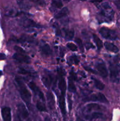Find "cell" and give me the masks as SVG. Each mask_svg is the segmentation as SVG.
<instances>
[{"label": "cell", "instance_id": "cell-36", "mask_svg": "<svg viewBox=\"0 0 120 121\" xmlns=\"http://www.w3.org/2000/svg\"><path fill=\"white\" fill-rule=\"evenodd\" d=\"M84 68H85V69L86 70L89 71V72H92V73H96V72H95V71L94 70H92V69H89V68H87V67H84Z\"/></svg>", "mask_w": 120, "mask_h": 121}, {"label": "cell", "instance_id": "cell-15", "mask_svg": "<svg viewBox=\"0 0 120 121\" xmlns=\"http://www.w3.org/2000/svg\"><path fill=\"white\" fill-rule=\"evenodd\" d=\"M104 46L106 49L108 51L113 52V53H117L119 51L118 48L114 44L111 43L109 42H105L104 44Z\"/></svg>", "mask_w": 120, "mask_h": 121}, {"label": "cell", "instance_id": "cell-6", "mask_svg": "<svg viewBox=\"0 0 120 121\" xmlns=\"http://www.w3.org/2000/svg\"><path fill=\"white\" fill-rule=\"evenodd\" d=\"M110 78L113 82L118 83L120 80L119 78V70L117 67L114 65H110Z\"/></svg>", "mask_w": 120, "mask_h": 121}, {"label": "cell", "instance_id": "cell-28", "mask_svg": "<svg viewBox=\"0 0 120 121\" xmlns=\"http://www.w3.org/2000/svg\"><path fill=\"white\" fill-rule=\"evenodd\" d=\"M14 50H15L16 52H18L17 53H19V54H25V52L24 51V50L22 49L21 47H19V46H15V47H14Z\"/></svg>", "mask_w": 120, "mask_h": 121}, {"label": "cell", "instance_id": "cell-29", "mask_svg": "<svg viewBox=\"0 0 120 121\" xmlns=\"http://www.w3.org/2000/svg\"><path fill=\"white\" fill-rule=\"evenodd\" d=\"M18 72L21 74H31V72L30 71H28L27 70L24 69V68H20L19 69Z\"/></svg>", "mask_w": 120, "mask_h": 121}, {"label": "cell", "instance_id": "cell-32", "mask_svg": "<svg viewBox=\"0 0 120 121\" xmlns=\"http://www.w3.org/2000/svg\"><path fill=\"white\" fill-rule=\"evenodd\" d=\"M102 7H103L104 8H105V9H110L111 8L110 6H109V5L108 4L107 2H104V3L102 4Z\"/></svg>", "mask_w": 120, "mask_h": 121}, {"label": "cell", "instance_id": "cell-13", "mask_svg": "<svg viewBox=\"0 0 120 121\" xmlns=\"http://www.w3.org/2000/svg\"><path fill=\"white\" fill-rule=\"evenodd\" d=\"M52 80V76L51 75L44 76L42 78V81L43 82L44 85H45V86L46 87H47L48 89L51 86Z\"/></svg>", "mask_w": 120, "mask_h": 121}, {"label": "cell", "instance_id": "cell-22", "mask_svg": "<svg viewBox=\"0 0 120 121\" xmlns=\"http://www.w3.org/2000/svg\"><path fill=\"white\" fill-rule=\"evenodd\" d=\"M86 109L88 111H91L92 110H98L101 109H100V106L98 104H88L87 106H86Z\"/></svg>", "mask_w": 120, "mask_h": 121}, {"label": "cell", "instance_id": "cell-24", "mask_svg": "<svg viewBox=\"0 0 120 121\" xmlns=\"http://www.w3.org/2000/svg\"><path fill=\"white\" fill-rule=\"evenodd\" d=\"M36 108L41 112H46L47 111V109H46V107L44 104L40 102H37V104H36Z\"/></svg>", "mask_w": 120, "mask_h": 121}, {"label": "cell", "instance_id": "cell-25", "mask_svg": "<svg viewBox=\"0 0 120 121\" xmlns=\"http://www.w3.org/2000/svg\"><path fill=\"white\" fill-rule=\"evenodd\" d=\"M52 5L56 8H61L62 7V2L60 1H52Z\"/></svg>", "mask_w": 120, "mask_h": 121}, {"label": "cell", "instance_id": "cell-3", "mask_svg": "<svg viewBox=\"0 0 120 121\" xmlns=\"http://www.w3.org/2000/svg\"><path fill=\"white\" fill-rule=\"evenodd\" d=\"M18 108V117L20 121H24L28 118V112L25 106L22 104H20L17 106Z\"/></svg>", "mask_w": 120, "mask_h": 121}, {"label": "cell", "instance_id": "cell-34", "mask_svg": "<svg viewBox=\"0 0 120 121\" xmlns=\"http://www.w3.org/2000/svg\"><path fill=\"white\" fill-rule=\"evenodd\" d=\"M68 102H69V111H71L72 109V100L69 96H68Z\"/></svg>", "mask_w": 120, "mask_h": 121}, {"label": "cell", "instance_id": "cell-12", "mask_svg": "<svg viewBox=\"0 0 120 121\" xmlns=\"http://www.w3.org/2000/svg\"><path fill=\"white\" fill-rule=\"evenodd\" d=\"M59 105H60V109H61V113L63 116H65L66 115V109H65V95L61 94L59 99Z\"/></svg>", "mask_w": 120, "mask_h": 121}, {"label": "cell", "instance_id": "cell-38", "mask_svg": "<svg viewBox=\"0 0 120 121\" xmlns=\"http://www.w3.org/2000/svg\"><path fill=\"white\" fill-rule=\"evenodd\" d=\"M26 121H31V119H27V120Z\"/></svg>", "mask_w": 120, "mask_h": 121}, {"label": "cell", "instance_id": "cell-14", "mask_svg": "<svg viewBox=\"0 0 120 121\" xmlns=\"http://www.w3.org/2000/svg\"><path fill=\"white\" fill-rule=\"evenodd\" d=\"M47 99L49 108H50L51 109H53L54 108V106H55V100H54V96H53V95L51 92H48V93H47Z\"/></svg>", "mask_w": 120, "mask_h": 121}, {"label": "cell", "instance_id": "cell-2", "mask_svg": "<svg viewBox=\"0 0 120 121\" xmlns=\"http://www.w3.org/2000/svg\"><path fill=\"white\" fill-rule=\"evenodd\" d=\"M99 32H100V34H101V36L104 39L114 40L117 38L116 32L112 30L109 29V28L103 27V28H101L100 29Z\"/></svg>", "mask_w": 120, "mask_h": 121}, {"label": "cell", "instance_id": "cell-27", "mask_svg": "<svg viewBox=\"0 0 120 121\" xmlns=\"http://www.w3.org/2000/svg\"><path fill=\"white\" fill-rule=\"evenodd\" d=\"M75 41H76V43L78 44V45L79 46V47H80V50H81V52H84V45H83V43H82V41H81V40L80 39H79V38H77V39H76V40H75Z\"/></svg>", "mask_w": 120, "mask_h": 121}, {"label": "cell", "instance_id": "cell-7", "mask_svg": "<svg viewBox=\"0 0 120 121\" xmlns=\"http://www.w3.org/2000/svg\"><path fill=\"white\" fill-rule=\"evenodd\" d=\"M28 86L30 87L31 89L33 91L34 93H35L36 95H38L39 96V98L41 99L43 101H45V97L43 93L40 91V89L38 88L37 86L36 85V84L35 83L33 82H31L29 84H28Z\"/></svg>", "mask_w": 120, "mask_h": 121}, {"label": "cell", "instance_id": "cell-21", "mask_svg": "<svg viewBox=\"0 0 120 121\" xmlns=\"http://www.w3.org/2000/svg\"><path fill=\"white\" fill-rule=\"evenodd\" d=\"M103 117V114L100 112H94L91 115H88L86 117V119H97V118H101Z\"/></svg>", "mask_w": 120, "mask_h": 121}, {"label": "cell", "instance_id": "cell-39", "mask_svg": "<svg viewBox=\"0 0 120 121\" xmlns=\"http://www.w3.org/2000/svg\"></svg>", "mask_w": 120, "mask_h": 121}, {"label": "cell", "instance_id": "cell-19", "mask_svg": "<svg viewBox=\"0 0 120 121\" xmlns=\"http://www.w3.org/2000/svg\"><path fill=\"white\" fill-rule=\"evenodd\" d=\"M93 80H94V85H95V86L98 89L100 90V91H102L104 89L105 85L103 83L101 82V81H100L98 79H95V78H92Z\"/></svg>", "mask_w": 120, "mask_h": 121}, {"label": "cell", "instance_id": "cell-5", "mask_svg": "<svg viewBox=\"0 0 120 121\" xmlns=\"http://www.w3.org/2000/svg\"><path fill=\"white\" fill-rule=\"evenodd\" d=\"M84 101L88 102V101H99L100 102L105 103L107 104L108 103V100L105 98L104 95L102 93H99L96 95H92L91 96L87 97V98H84L83 99Z\"/></svg>", "mask_w": 120, "mask_h": 121}, {"label": "cell", "instance_id": "cell-33", "mask_svg": "<svg viewBox=\"0 0 120 121\" xmlns=\"http://www.w3.org/2000/svg\"><path fill=\"white\" fill-rule=\"evenodd\" d=\"M6 59L5 54L4 53H0V60H3Z\"/></svg>", "mask_w": 120, "mask_h": 121}, {"label": "cell", "instance_id": "cell-26", "mask_svg": "<svg viewBox=\"0 0 120 121\" xmlns=\"http://www.w3.org/2000/svg\"><path fill=\"white\" fill-rule=\"evenodd\" d=\"M67 47H68L70 50L72 51V52H76V51L77 50V47H76V45L72 43H69L67 44Z\"/></svg>", "mask_w": 120, "mask_h": 121}, {"label": "cell", "instance_id": "cell-17", "mask_svg": "<svg viewBox=\"0 0 120 121\" xmlns=\"http://www.w3.org/2000/svg\"><path fill=\"white\" fill-rule=\"evenodd\" d=\"M41 51L42 54L46 56L50 55L52 53V50L50 47H49V45L47 44H44L41 47Z\"/></svg>", "mask_w": 120, "mask_h": 121}, {"label": "cell", "instance_id": "cell-30", "mask_svg": "<svg viewBox=\"0 0 120 121\" xmlns=\"http://www.w3.org/2000/svg\"><path fill=\"white\" fill-rule=\"evenodd\" d=\"M71 61H72L74 64H75V65H78V64L79 60H78L77 58H76L75 56L72 57L71 58Z\"/></svg>", "mask_w": 120, "mask_h": 121}, {"label": "cell", "instance_id": "cell-20", "mask_svg": "<svg viewBox=\"0 0 120 121\" xmlns=\"http://www.w3.org/2000/svg\"><path fill=\"white\" fill-rule=\"evenodd\" d=\"M68 91L72 93L76 92V87L73 82V80L71 78L68 79Z\"/></svg>", "mask_w": 120, "mask_h": 121}, {"label": "cell", "instance_id": "cell-16", "mask_svg": "<svg viewBox=\"0 0 120 121\" xmlns=\"http://www.w3.org/2000/svg\"><path fill=\"white\" fill-rule=\"evenodd\" d=\"M69 13V10H68V8L67 7H64V8H62L60 11H59L57 14L55 15V17L56 19H60L61 18L64 17L66 16L67 15H68V14Z\"/></svg>", "mask_w": 120, "mask_h": 121}, {"label": "cell", "instance_id": "cell-1", "mask_svg": "<svg viewBox=\"0 0 120 121\" xmlns=\"http://www.w3.org/2000/svg\"><path fill=\"white\" fill-rule=\"evenodd\" d=\"M15 80L18 86L19 91H20L21 98L27 104V105H29L31 104V95L30 92L26 87L24 82L20 78L16 77L15 78Z\"/></svg>", "mask_w": 120, "mask_h": 121}, {"label": "cell", "instance_id": "cell-9", "mask_svg": "<svg viewBox=\"0 0 120 121\" xmlns=\"http://www.w3.org/2000/svg\"><path fill=\"white\" fill-rule=\"evenodd\" d=\"M1 115L4 121H11V112L9 107H4L1 110Z\"/></svg>", "mask_w": 120, "mask_h": 121}, {"label": "cell", "instance_id": "cell-23", "mask_svg": "<svg viewBox=\"0 0 120 121\" xmlns=\"http://www.w3.org/2000/svg\"><path fill=\"white\" fill-rule=\"evenodd\" d=\"M65 33V37L68 40H71L74 35V31L73 30H64Z\"/></svg>", "mask_w": 120, "mask_h": 121}, {"label": "cell", "instance_id": "cell-31", "mask_svg": "<svg viewBox=\"0 0 120 121\" xmlns=\"http://www.w3.org/2000/svg\"><path fill=\"white\" fill-rule=\"evenodd\" d=\"M70 75H71L70 78L72 79V80H76V75L74 72H72H72H71Z\"/></svg>", "mask_w": 120, "mask_h": 121}, {"label": "cell", "instance_id": "cell-10", "mask_svg": "<svg viewBox=\"0 0 120 121\" xmlns=\"http://www.w3.org/2000/svg\"><path fill=\"white\" fill-rule=\"evenodd\" d=\"M96 69L100 75L103 78H106L108 76V71L107 67L104 63H98L96 65Z\"/></svg>", "mask_w": 120, "mask_h": 121}, {"label": "cell", "instance_id": "cell-8", "mask_svg": "<svg viewBox=\"0 0 120 121\" xmlns=\"http://www.w3.org/2000/svg\"><path fill=\"white\" fill-rule=\"evenodd\" d=\"M13 58L19 62L25 63H31L30 57L25 54L15 53L13 55Z\"/></svg>", "mask_w": 120, "mask_h": 121}, {"label": "cell", "instance_id": "cell-11", "mask_svg": "<svg viewBox=\"0 0 120 121\" xmlns=\"http://www.w3.org/2000/svg\"><path fill=\"white\" fill-rule=\"evenodd\" d=\"M21 24L24 27H36L38 25L32 20L28 18H23L21 20Z\"/></svg>", "mask_w": 120, "mask_h": 121}, {"label": "cell", "instance_id": "cell-4", "mask_svg": "<svg viewBox=\"0 0 120 121\" xmlns=\"http://www.w3.org/2000/svg\"><path fill=\"white\" fill-rule=\"evenodd\" d=\"M63 70L62 69H58V73L59 76V83H58V87L61 91V94L64 95L65 94L66 92V83L64 75V73H63Z\"/></svg>", "mask_w": 120, "mask_h": 121}, {"label": "cell", "instance_id": "cell-37", "mask_svg": "<svg viewBox=\"0 0 120 121\" xmlns=\"http://www.w3.org/2000/svg\"><path fill=\"white\" fill-rule=\"evenodd\" d=\"M2 75V71L0 70V77H1Z\"/></svg>", "mask_w": 120, "mask_h": 121}, {"label": "cell", "instance_id": "cell-35", "mask_svg": "<svg viewBox=\"0 0 120 121\" xmlns=\"http://www.w3.org/2000/svg\"><path fill=\"white\" fill-rule=\"evenodd\" d=\"M114 3L115 4L116 7H118V8H120V1H116L114 2Z\"/></svg>", "mask_w": 120, "mask_h": 121}, {"label": "cell", "instance_id": "cell-18", "mask_svg": "<svg viewBox=\"0 0 120 121\" xmlns=\"http://www.w3.org/2000/svg\"><path fill=\"white\" fill-rule=\"evenodd\" d=\"M92 36H93V39H94V42H95V44H96V46H97L99 50L101 49L102 47V46H103L102 41L100 40V38H99L96 35V34H93Z\"/></svg>", "mask_w": 120, "mask_h": 121}]
</instances>
